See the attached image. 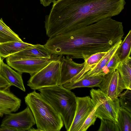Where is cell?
<instances>
[{
  "instance_id": "cell-14",
  "label": "cell",
  "mask_w": 131,
  "mask_h": 131,
  "mask_svg": "<svg viewBox=\"0 0 131 131\" xmlns=\"http://www.w3.org/2000/svg\"><path fill=\"white\" fill-rule=\"evenodd\" d=\"M21 73L16 72L8 65L2 62L0 74L2 76L11 86H14L23 91H26Z\"/></svg>"
},
{
  "instance_id": "cell-16",
  "label": "cell",
  "mask_w": 131,
  "mask_h": 131,
  "mask_svg": "<svg viewBox=\"0 0 131 131\" xmlns=\"http://www.w3.org/2000/svg\"><path fill=\"white\" fill-rule=\"evenodd\" d=\"M122 41V39L120 40L107 51L96 66L84 74L81 78L84 77L99 76V75L102 69L107 64L110 59L116 53Z\"/></svg>"
},
{
  "instance_id": "cell-27",
  "label": "cell",
  "mask_w": 131,
  "mask_h": 131,
  "mask_svg": "<svg viewBox=\"0 0 131 131\" xmlns=\"http://www.w3.org/2000/svg\"><path fill=\"white\" fill-rule=\"evenodd\" d=\"M41 4L45 7L49 6L52 3H53L55 0H39Z\"/></svg>"
},
{
  "instance_id": "cell-29",
  "label": "cell",
  "mask_w": 131,
  "mask_h": 131,
  "mask_svg": "<svg viewBox=\"0 0 131 131\" xmlns=\"http://www.w3.org/2000/svg\"><path fill=\"white\" fill-rule=\"evenodd\" d=\"M3 62V60L2 59L1 56H0V71L1 68L2 63Z\"/></svg>"
},
{
  "instance_id": "cell-9",
  "label": "cell",
  "mask_w": 131,
  "mask_h": 131,
  "mask_svg": "<svg viewBox=\"0 0 131 131\" xmlns=\"http://www.w3.org/2000/svg\"><path fill=\"white\" fill-rule=\"evenodd\" d=\"M52 59L27 58L6 61L8 65L17 71L21 74L28 73L31 76L45 66Z\"/></svg>"
},
{
  "instance_id": "cell-26",
  "label": "cell",
  "mask_w": 131,
  "mask_h": 131,
  "mask_svg": "<svg viewBox=\"0 0 131 131\" xmlns=\"http://www.w3.org/2000/svg\"><path fill=\"white\" fill-rule=\"evenodd\" d=\"M98 131H119L117 124L107 119H101V123Z\"/></svg>"
},
{
  "instance_id": "cell-15",
  "label": "cell",
  "mask_w": 131,
  "mask_h": 131,
  "mask_svg": "<svg viewBox=\"0 0 131 131\" xmlns=\"http://www.w3.org/2000/svg\"><path fill=\"white\" fill-rule=\"evenodd\" d=\"M33 45L23 41L0 43V56L3 60L4 58L31 47Z\"/></svg>"
},
{
  "instance_id": "cell-24",
  "label": "cell",
  "mask_w": 131,
  "mask_h": 131,
  "mask_svg": "<svg viewBox=\"0 0 131 131\" xmlns=\"http://www.w3.org/2000/svg\"><path fill=\"white\" fill-rule=\"evenodd\" d=\"M119 102L120 106L131 113V91L126 89L119 96Z\"/></svg>"
},
{
  "instance_id": "cell-17",
  "label": "cell",
  "mask_w": 131,
  "mask_h": 131,
  "mask_svg": "<svg viewBox=\"0 0 131 131\" xmlns=\"http://www.w3.org/2000/svg\"><path fill=\"white\" fill-rule=\"evenodd\" d=\"M103 79V77L102 76L82 78L76 81L67 83L62 86L70 90L81 87H99Z\"/></svg>"
},
{
  "instance_id": "cell-1",
  "label": "cell",
  "mask_w": 131,
  "mask_h": 131,
  "mask_svg": "<svg viewBox=\"0 0 131 131\" xmlns=\"http://www.w3.org/2000/svg\"><path fill=\"white\" fill-rule=\"evenodd\" d=\"M124 35L122 23L111 17L49 38L45 44L51 55L84 60L107 51Z\"/></svg>"
},
{
  "instance_id": "cell-22",
  "label": "cell",
  "mask_w": 131,
  "mask_h": 131,
  "mask_svg": "<svg viewBox=\"0 0 131 131\" xmlns=\"http://www.w3.org/2000/svg\"><path fill=\"white\" fill-rule=\"evenodd\" d=\"M131 47V30H130L116 52L120 62L130 56Z\"/></svg>"
},
{
  "instance_id": "cell-28",
  "label": "cell",
  "mask_w": 131,
  "mask_h": 131,
  "mask_svg": "<svg viewBox=\"0 0 131 131\" xmlns=\"http://www.w3.org/2000/svg\"><path fill=\"white\" fill-rule=\"evenodd\" d=\"M0 131H17V130L10 127L0 126Z\"/></svg>"
},
{
  "instance_id": "cell-4",
  "label": "cell",
  "mask_w": 131,
  "mask_h": 131,
  "mask_svg": "<svg viewBox=\"0 0 131 131\" xmlns=\"http://www.w3.org/2000/svg\"><path fill=\"white\" fill-rule=\"evenodd\" d=\"M38 90L60 114L66 130L69 131L76 107L75 94L62 85L44 88Z\"/></svg>"
},
{
  "instance_id": "cell-3",
  "label": "cell",
  "mask_w": 131,
  "mask_h": 131,
  "mask_svg": "<svg viewBox=\"0 0 131 131\" xmlns=\"http://www.w3.org/2000/svg\"><path fill=\"white\" fill-rule=\"evenodd\" d=\"M26 104L34 118L37 129L40 131H60L64 123L52 105L35 90L25 97Z\"/></svg>"
},
{
  "instance_id": "cell-11",
  "label": "cell",
  "mask_w": 131,
  "mask_h": 131,
  "mask_svg": "<svg viewBox=\"0 0 131 131\" xmlns=\"http://www.w3.org/2000/svg\"><path fill=\"white\" fill-rule=\"evenodd\" d=\"M61 61V73L59 85L70 82L83 69L84 63H77L69 56H63Z\"/></svg>"
},
{
  "instance_id": "cell-25",
  "label": "cell",
  "mask_w": 131,
  "mask_h": 131,
  "mask_svg": "<svg viewBox=\"0 0 131 131\" xmlns=\"http://www.w3.org/2000/svg\"><path fill=\"white\" fill-rule=\"evenodd\" d=\"M94 108L88 115L79 131H86L89 127L94 125L97 118L95 115V111L98 107L97 103H95Z\"/></svg>"
},
{
  "instance_id": "cell-2",
  "label": "cell",
  "mask_w": 131,
  "mask_h": 131,
  "mask_svg": "<svg viewBox=\"0 0 131 131\" xmlns=\"http://www.w3.org/2000/svg\"><path fill=\"white\" fill-rule=\"evenodd\" d=\"M125 0H57L45 17V27L50 36L118 15Z\"/></svg>"
},
{
  "instance_id": "cell-18",
  "label": "cell",
  "mask_w": 131,
  "mask_h": 131,
  "mask_svg": "<svg viewBox=\"0 0 131 131\" xmlns=\"http://www.w3.org/2000/svg\"><path fill=\"white\" fill-rule=\"evenodd\" d=\"M116 70L119 72L126 89L131 90V58L120 62Z\"/></svg>"
},
{
  "instance_id": "cell-8",
  "label": "cell",
  "mask_w": 131,
  "mask_h": 131,
  "mask_svg": "<svg viewBox=\"0 0 131 131\" xmlns=\"http://www.w3.org/2000/svg\"><path fill=\"white\" fill-rule=\"evenodd\" d=\"M76 107L69 131H79L95 105L89 96L77 97Z\"/></svg>"
},
{
  "instance_id": "cell-10",
  "label": "cell",
  "mask_w": 131,
  "mask_h": 131,
  "mask_svg": "<svg viewBox=\"0 0 131 131\" xmlns=\"http://www.w3.org/2000/svg\"><path fill=\"white\" fill-rule=\"evenodd\" d=\"M99 87L111 99L118 97L126 89L121 75L116 70L103 77Z\"/></svg>"
},
{
  "instance_id": "cell-20",
  "label": "cell",
  "mask_w": 131,
  "mask_h": 131,
  "mask_svg": "<svg viewBox=\"0 0 131 131\" xmlns=\"http://www.w3.org/2000/svg\"><path fill=\"white\" fill-rule=\"evenodd\" d=\"M18 35L0 19V43L9 41H23Z\"/></svg>"
},
{
  "instance_id": "cell-21",
  "label": "cell",
  "mask_w": 131,
  "mask_h": 131,
  "mask_svg": "<svg viewBox=\"0 0 131 131\" xmlns=\"http://www.w3.org/2000/svg\"><path fill=\"white\" fill-rule=\"evenodd\" d=\"M117 124L119 131H131V113L121 106L118 113Z\"/></svg>"
},
{
  "instance_id": "cell-5",
  "label": "cell",
  "mask_w": 131,
  "mask_h": 131,
  "mask_svg": "<svg viewBox=\"0 0 131 131\" xmlns=\"http://www.w3.org/2000/svg\"><path fill=\"white\" fill-rule=\"evenodd\" d=\"M61 64L60 59H52L45 66L30 76L27 85L34 90L59 85Z\"/></svg>"
},
{
  "instance_id": "cell-7",
  "label": "cell",
  "mask_w": 131,
  "mask_h": 131,
  "mask_svg": "<svg viewBox=\"0 0 131 131\" xmlns=\"http://www.w3.org/2000/svg\"><path fill=\"white\" fill-rule=\"evenodd\" d=\"M35 124L33 114L27 106L24 110L18 113L6 114L0 126L15 129L17 131H29Z\"/></svg>"
},
{
  "instance_id": "cell-6",
  "label": "cell",
  "mask_w": 131,
  "mask_h": 131,
  "mask_svg": "<svg viewBox=\"0 0 131 131\" xmlns=\"http://www.w3.org/2000/svg\"><path fill=\"white\" fill-rule=\"evenodd\" d=\"M90 95L93 103L98 104L95 111L96 117L101 120L108 119L117 124L120 107L118 97L111 99L100 89H92Z\"/></svg>"
},
{
  "instance_id": "cell-13",
  "label": "cell",
  "mask_w": 131,
  "mask_h": 131,
  "mask_svg": "<svg viewBox=\"0 0 131 131\" xmlns=\"http://www.w3.org/2000/svg\"><path fill=\"white\" fill-rule=\"evenodd\" d=\"M21 103V100L12 92L10 89L0 91V117L17 111Z\"/></svg>"
},
{
  "instance_id": "cell-19",
  "label": "cell",
  "mask_w": 131,
  "mask_h": 131,
  "mask_svg": "<svg viewBox=\"0 0 131 131\" xmlns=\"http://www.w3.org/2000/svg\"><path fill=\"white\" fill-rule=\"evenodd\" d=\"M106 52H100L94 53L84 60L83 69L70 82L79 80L84 74L93 68L103 57Z\"/></svg>"
},
{
  "instance_id": "cell-23",
  "label": "cell",
  "mask_w": 131,
  "mask_h": 131,
  "mask_svg": "<svg viewBox=\"0 0 131 131\" xmlns=\"http://www.w3.org/2000/svg\"><path fill=\"white\" fill-rule=\"evenodd\" d=\"M118 57L115 53L110 59L107 64L102 69L99 76L103 77L111 73L116 70L120 62Z\"/></svg>"
},
{
  "instance_id": "cell-12",
  "label": "cell",
  "mask_w": 131,
  "mask_h": 131,
  "mask_svg": "<svg viewBox=\"0 0 131 131\" xmlns=\"http://www.w3.org/2000/svg\"><path fill=\"white\" fill-rule=\"evenodd\" d=\"M51 55L44 45L37 44L8 57L6 60L7 61L27 58L50 59H51Z\"/></svg>"
}]
</instances>
